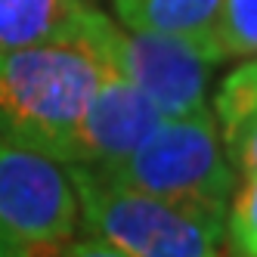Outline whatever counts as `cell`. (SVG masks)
Listing matches in <instances>:
<instances>
[{"label":"cell","mask_w":257,"mask_h":257,"mask_svg":"<svg viewBox=\"0 0 257 257\" xmlns=\"http://www.w3.org/2000/svg\"><path fill=\"white\" fill-rule=\"evenodd\" d=\"M161 118L164 115L146 93H140L131 81H124L115 71H105L102 84L96 87L71 137L65 164H90L99 171L115 168L137 149Z\"/></svg>","instance_id":"8992f818"},{"label":"cell","mask_w":257,"mask_h":257,"mask_svg":"<svg viewBox=\"0 0 257 257\" xmlns=\"http://www.w3.org/2000/svg\"><path fill=\"white\" fill-rule=\"evenodd\" d=\"M68 44L87 50L105 71L131 81L152 99L164 118L201 115L211 68L220 62L214 53L183 38L152 31H121L112 19L87 7L71 31Z\"/></svg>","instance_id":"3957f363"},{"label":"cell","mask_w":257,"mask_h":257,"mask_svg":"<svg viewBox=\"0 0 257 257\" xmlns=\"http://www.w3.org/2000/svg\"><path fill=\"white\" fill-rule=\"evenodd\" d=\"M78 220L127 257H223L226 214L131 189L90 164H62Z\"/></svg>","instance_id":"7a4b0ae2"},{"label":"cell","mask_w":257,"mask_h":257,"mask_svg":"<svg viewBox=\"0 0 257 257\" xmlns=\"http://www.w3.org/2000/svg\"><path fill=\"white\" fill-rule=\"evenodd\" d=\"M102 78L105 68L75 44L0 50V134L65 164Z\"/></svg>","instance_id":"6da1fadb"},{"label":"cell","mask_w":257,"mask_h":257,"mask_svg":"<svg viewBox=\"0 0 257 257\" xmlns=\"http://www.w3.org/2000/svg\"><path fill=\"white\" fill-rule=\"evenodd\" d=\"M112 7L124 28L183 38L223 62L214 38L220 0H112Z\"/></svg>","instance_id":"52a82bcc"},{"label":"cell","mask_w":257,"mask_h":257,"mask_svg":"<svg viewBox=\"0 0 257 257\" xmlns=\"http://www.w3.org/2000/svg\"><path fill=\"white\" fill-rule=\"evenodd\" d=\"M102 174L131 189L214 214H226L232 195V168L208 112L161 118L131 155Z\"/></svg>","instance_id":"277c9868"},{"label":"cell","mask_w":257,"mask_h":257,"mask_svg":"<svg viewBox=\"0 0 257 257\" xmlns=\"http://www.w3.org/2000/svg\"><path fill=\"white\" fill-rule=\"evenodd\" d=\"M47 257H127V254H121L112 245H105L102 238L90 235V238H68L65 245H59L56 251L47 254Z\"/></svg>","instance_id":"4fadbf2b"},{"label":"cell","mask_w":257,"mask_h":257,"mask_svg":"<svg viewBox=\"0 0 257 257\" xmlns=\"http://www.w3.org/2000/svg\"><path fill=\"white\" fill-rule=\"evenodd\" d=\"M226 235L242 257H257V174H245L242 189L226 208Z\"/></svg>","instance_id":"8fae6325"},{"label":"cell","mask_w":257,"mask_h":257,"mask_svg":"<svg viewBox=\"0 0 257 257\" xmlns=\"http://www.w3.org/2000/svg\"><path fill=\"white\" fill-rule=\"evenodd\" d=\"M223 149L235 158L242 174H257V112H248L223 131Z\"/></svg>","instance_id":"7c38bea8"},{"label":"cell","mask_w":257,"mask_h":257,"mask_svg":"<svg viewBox=\"0 0 257 257\" xmlns=\"http://www.w3.org/2000/svg\"><path fill=\"white\" fill-rule=\"evenodd\" d=\"M217 47L226 56H257V0H220Z\"/></svg>","instance_id":"9c48e42d"},{"label":"cell","mask_w":257,"mask_h":257,"mask_svg":"<svg viewBox=\"0 0 257 257\" xmlns=\"http://www.w3.org/2000/svg\"><path fill=\"white\" fill-rule=\"evenodd\" d=\"M0 226L31 254H53L78 229V201L65 168L0 134Z\"/></svg>","instance_id":"5b68a950"},{"label":"cell","mask_w":257,"mask_h":257,"mask_svg":"<svg viewBox=\"0 0 257 257\" xmlns=\"http://www.w3.org/2000/svg\"><path fill=\"white\" fill-rule=\"evenodd\" d=\"M84 10L81 0H0V50L68 44Z\"/></svg>","instance_id":"ba28073f"},{"label":"cell","mask_w":257,"mask_h":257,"mask_svg":"<svg viewBox=\"0 0 257 257\" xmlns=\"http://www.w3.org/2000/svg\"><path fill=\"white\" fill-rule=\"evenodd\" d=\"M220 127H232L238 118H245L248 112H257V56L245 65H238L229 71V78L220 84V93L214 99Z\"/></svg>","instance_id":"30bf717a"},{"label":"cell","mask_w":257,"mask_h":257,"mask_svg":"<svg viewBox=\"0 0 257 257\" xmlns=\"http://www.w3.org/2000/svg\"><path fill=\"white\" fill-rule=\"evenodd\" d=\"M0 257H34L28 245H22L10 229L0 226Z\"/></svg>","instance_id":"5bb4252c"}]
</instances>
